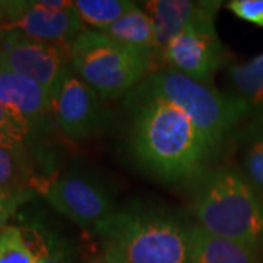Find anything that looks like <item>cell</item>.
I'll return each mask as SVG.
<instances>
[{
  "label": "cell",
  "instance_id": "1",
  "mask_svg": "<svg viewBox=\"0 0 263 263\" xmlns=\"http://www.w3.org/2000/svg\"><path fill=\"white\" fill-rule=\"evenodd\" d=\"M129 148L142 168L165 181L195 179L212 155L203 135L179 107L138 85L126 95Z\"/></svg>",
  "mask_w": 263,
  "mask_h": 263
},
{
  "label": "cell",
  "instance_id": "2",
  "mask_svg": "<svg viewBox=\"0 0 263 263\" xmlns=\"http://www.w3.org/2000/svg\"><path fill=\"white\" fill-rule=\"evenodd\" d=\"M94 231L104 263H190L192 227L167 208L129 203Z\"/></svg>",
  "mask_w": 263,
  "mask_h": 263
},
{
  "label": "cell",
  "instance_id": "3",
  "mask_svg": "<svg viewBox=\"0 0 263 263\" xmlns=\"http://www.w3.org/2000/svg\"><path fill=\"white\" fill-rule=\"evenodd\" d=\"M190 209L208 233L257 252L263 247V197L240 170L224 165L197 174Z\"/></svg>",
  "mask_w": 263,
  "mask_h": 263
},
{
  "label": "cell",
  "instance_id": "4",
  "mask_svg": "<svg viewBox=\"0 0 263 263\" xmlns=\"http://www.w3.org/2000/svg\"><path fill=\"white\" fill-rule=\"evenodd\" d=\"M158 54L154 50L124 46L101 31L88 28L69 47L73 72L103 100L132 92L154 72Z\"/></svg>",
  "mask_w": 263,
  "mask_h": 263
},
{
  "label": "cell",
  "instance_id": "5",
  "mask_svg": "<svg viewBox=\"0 0 263 263\" xmlns=\"http://www.w3.org/2000/svg\"><path fill=\"white\" fill-rule=\"evenodd\" d=\"M142 85L187 114L212 152L250 116L247 105L233 92H219L171 67L154 70Z\"/></svg>",
  "mask_w": 263,
  "mask_h": 263
},
{
  "label": "cell",
  "instance_id": "6",
  "mask_svg": "<svg viewBox=\"0 0 263 263\" xmlns=\"http://www.w3.org/2000/svg\"><path fill=\"white\" fill-rule=\"evenodd\" d=\"M0 66L34 81L53 98L73 72L69 48L25 37L16 29L2 34Z\"/></svg>",
  "mask_w": 263,
  "mask_h": 263
},
{
  "label": "cell",
  "instance_id": "7",
  "mask_svg": "<svg viewBox=\"0 0 263 263\" xmlns=\"http://www.w3.org/2000/svg\"><path fill=\"white\" fill-rule=\"evenodd\" d=\"M47 202L81 228H95L116 211L105 181L86 170L70 168L43 187Z\"/></svg>",
  "mask_w": 263,
  "mask_h": 263
},
{
  "label": "cell",
  "instance_id": "8",
  "mask_svg": "<svg viewBox=\"0 0 263 263\" xmlns=\"http://www.w3.org/2000/svg\"><path fill=\"white\" fill-rule=\"evenodd\" d=\"M221 5V2H212L162 51V57L171 69L200 84L209 85L224 60V46L215 28L216 13Z\"/></svg>",
  "mask_w": 263,
  "mask_h": 263
},
{
  "label": "cell",
  "instance_id": "9",
  "mask_svg": "<svg viewBox=\"0 0 263 263\" xmlns=\"http://www.w3.org/2000/svg\"><path fill=\"white\" fill-rule=\"evenodd\" d=\"M54 119L70 141H84L107 123L103 98L75 72L66 78L54 98Z\"/></svg>",
  "mask_w": 263,
  "mask_h": 263
},
{
  "label": "cell",
  "instance_id": "10",
  "mask_svg": "<svg viewBox=\"0 0 263 263\" xmlns=\"http://www.w3.org/2000/svg\"><path fill=\"white\" fill-rule=\"evenodd\" d=\"M13 29L32 40L69 48L86 27L76 12L75 2L34 0L25 2Z\"/></svg>",
  "mask_w": 263,
  "mask_h": 263
},
{
  "label": "cell",
  "instance_id": "11",
  "mask_svg": "<svg viewBox=\"0 0 263 263\" xmlns=\"http://www.w3.org/2000/svg\"><path fill=\"white\" fill-rule=\"evenodd\" d=\"M0 103L31 133L46 129L54 117V98L25 76L0 66Z\"/></svg>",
  "mask_w": 263,
  "mask_h": 263
},
{
  "label": "cell",
  "instance_id": "12",
  "mask_svg": "<svg viewBox=\"0 0 263 263\" xmlns=\"http://www.w3.org/2000/svg\"><path fill=\"white\" fill-rule=\"evenodd\" d=\"M211 0H151L143 3V10L154 22L161 53L170 43L193 24L211 6Z\"/></svg>",
  "mask_w": 263,
  "mask_h": 263
},
{
  "label": "cell",
  "instance_id": "13",
  "mask_svg": "<svg viewBox=\"0 0 263 263\" xmlns=\"http://www.w3.org/2000/svg\"><path fill=\"white\" fill-rule=\"evenodd\" d=\"M190 263H259L257 250L192 227Z\"/></svg>",
  "mask_w": 263,
  "mask_h": 263
},
{
  "label": "cell",
  "instance_id": "14",
  "mask_svg": "<svg viewBox=\"0 0 263 263\" xmlns=\"http://www.w3.org/2000/svg\"><path fill=\"white\" fill-rule=\"evenodd\" d=\"M101 32L124 46L154 50L162 54L154 22L139 6L116 21L110 27L101 29Z\"/></svg>",
  "mask_w": 263,
  "mask_h": 263
},
{
  "label": "cell",
  "instance_id": "15",
  "mask_svg": "<svg viewBox=\"0 0 263 263\" xmlns=\"http://www.w3.org/2000/svg\"><path fill=\"white\" fill-rule=\"evenodd\" d=\"M235 97L247 105L250 114L263 119V53L249 62L233 65L228 70Z\"/></svg>",
  "mask_w": 263,
  "mask_h": 263
},
{
  "label": "cell",
  "instance_id": "16",
  "mask_svg": "<svg viewBox=\"0 0 263 263\" xmlns=\"http://www.w3.org/2000/svg\"><path fill=\"white\" fill-rule=\"evenodd\" d=\"M34 170L27 145L0 142V193H15L31 189Z\"/></svg>",
  "mask_w": 263,
  "mask_h": 263
},
{
  "label": "cell",
  "instance_id": "17",
  "mask_svg": "<svg viewBox=\"0 0 263 263\" xmlns=\"http://www.w3.org/2000/svg\"><path fill=\"white\" fill-rule=\"evenodd\" d=\"M241 173L263 197V119H256L241 133Z\"/></svg>",
  "mask_w": 263,
  "mask_h": 263
},
{
  "label": "cell",
  "instance_id": "18",
  "mask_svg": "<svg viewBox=\"0 0 263 263\" xmlns=\"http://www.w3.org/2000/svg\"><path fill=\"white\" fill-rule=\"evenodd\" d=\"M138 8L129 0H76L75 9L85 27L101 31Z\"/></svg>",
  "mask_w": 263,
  "mask_h": 263
},
{
  "label": "cell",
  "instance_id": "19",
  "mask_svg": "<svg viewBox=\"0 0 263 263\" xmlns=\"http://www.w3.org/2000/svg\"><path fill=\"white\" fill-rule=\"evenodd\" d=\"M37 254L28 238L16 226H9L0 234V263H35Z\"/></svg>",
  "mask_w": 263,
  "mask_h": 263
},
{
  "label": "cell",
  "instance_id": "20",
  "mask_svg": "<svg viewBox=\"0 0 263 263\" xmlns=\"http://www.w3.org/2000/svg\"><path fill=\"white\" fill-rule=\"evenodd\" d=\"M29 233L34 237V241H29V245L37 254L35 263H70V250L57 237L41 233L34 227L29 228Z\"/></svg>",
  "mask_w": 263,
  "mask_h": 263
},
{
  "label": "cell",
  "instance_id": "21",
  "mask_svg": "<svg viewBox=\"0 0 263 263\" xmlns=\"http://www.w3.org/2000/svg\"><path fill=\"white\" fill-rule=\"evenodd\" d=\"M34 196V189H25L15 193H0V234L9 227L12 216L16 214L19 208L29 202Z\"/></svg>",
  "mask_w": 263,
  "mask_h": 263
},
{
  "label": "cell",
  "instance_id": "22",
  "mask_svg": "<svg viewBox=\"0 0 263 263\" xmlns=\"http://www.w3.org/2000/svg\"><path fill=\"white\" fill-rule=\"evenodd\" d=\"M227 8L238 19L263 28V0H231Z\"/></svg>",
  "mask_w": 263,
  "mask_h": 263
},
{
  "label": "cell",
  "instance_id": "23",
  "mask_svg": "<svg viewBox=\"0 0 263 263\" xmlns=\"http://www.w3.org/2000/svg\"><path fill=\"white\" fill-rule=\"evenodd\" d=\"M25 6V2H10V0H0V32L13 29V25L21 16Z\"/></svg>",
  "mask_w": 263,
  "mask_h": 263
},
{
  "label": "cell",
  "instance_id": "24",
  "mask_svg": "<svg viewBox=\"0 0 263 263\" xmlns=\"http://www.w3.org/2000/svg\"><path fill=\"white\" fill-rule=\"evenodd\" d=\"M2 34H3V32H0V38H2Z\"/></svg>",
  "mask_w": 263,
  "mask_h": 263
},
{
  "label": "cell",
  "instance_id": "25",
  "mask_svg": "<svg viewBox=\"0 0 263 263\" xmlns=\"http://www.w3.org/2000/svg\"><path fill=\"white\" fill-rule=\"evenodd\" d=\"M97 263H104V262H97Z\"/></svg>",
  "mask_w": 263,
  "mask_h": 263
}]
</instances>
